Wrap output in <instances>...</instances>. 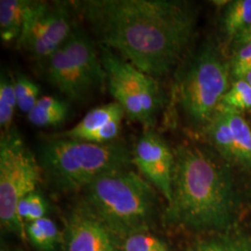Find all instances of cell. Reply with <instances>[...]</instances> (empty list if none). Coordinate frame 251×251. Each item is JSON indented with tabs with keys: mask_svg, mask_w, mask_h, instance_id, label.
I'll return each mask as SVG.
<instances>
[{
	"mask_svg": "<svg viewBox=\"0 0 251 251\" xmlns=\"http://www.w3.org/2000/svg\"><path fill=\"white\" fill-rule=\"evenodd\" d=\"M71 4L99 46L155 79L182 63L198 22L197 11L184 1L79 0Z\"/></svg>",
	"mask_w": 251,
	"mask_h": 251,
	"instance_id": "6da1fadb",
	"label": "cell"
},
{
	"mask_svg": "<svg viewBox=\"0 0 251 251\" xmlns=\"http://www.w3.org/2000/svg\"><path fill=\"white\" fill-rule=\"evenodd\" d=\"M174 155L167 221L196 233H226L234 224L237 206L226 167L194 144L179 145Z\"/></svg>",
	"mask_w": 251,
	"mask_h": 251,
	"instance_id": "7a4b0ae2",
	"label": "cell"
},
{
	"mask_svg": "<svg viewBox=\"0 0 251 251\" xmlns=\"http://www.w3.org/2000/svg\"><path fill=\"white\" fill-rule=\"evenodd\" d=\"M82 202L122 239L150 232L158 198L155 188L131 166L108 171L81 192Z\"/></svg>",
	"mask_w": 251,
	"mask_h": 251,
	"instance_id": "3957f363",
	"label": "cell"
},
{
	"mask_svg": "<svg viewBox=\"0 0 251 251\" xmlns=\"http://www.w3.org/2000/svg\"><path fill=\"white\" fill-rule=\"evenodd\" d=\"M36 157L47 183L62 194L82 192L108 171L133 166L132 148L117 140L97 144L53 136L38 146Z\"/></svg>",
	"mask_w": 251,
	"mask_h": 251,
	"instance_id": "277c9868",
	"label": "cell"
},
{
	"mask_svg": "<svg viewBox=\"0 0 251 251\" xmlns=\"http://www.w3.org/2000/svg\"><path fill=\"white\" fill-rule=\"evenodd\" d=\"M179 69L177 102L189 126L198 133L205 128L229 90V68L211 41L188 55Z\"/></svg>",
	"mask_w": 251,
	"mask_h": 251,
	"instance_id": "5b68a950",
	"label": "cell"
},
{
	"mask_svg": "<svg viewBox=\"0 0 251 251\" xmlns=\"http://www.w3.org/2000/svg\"><path fill=\"white\" fill-rule=\"evenodd\" d=\"M42 63L47 81L70 100H85L106 85L94 41L77 25L63 46Z\"/></svg>",
	"mask_w": 251,
	"mask_h": 251,
	"instance_id": "8992f818",
	"label": "cell"
},
{
	"mask_svg": "<svg viewBox=\"0 0 251 251\" xmlns=\"http://www.w3.org/2000/svg\"><path fill=\"white\" fill-rule=\"evenodd\" d=\"M37 157L25 144L18 130L1 131L0 138V221L5 229L27 238L25 224L18 215L20 201L36 191L42 180Z\"/></svg>",
	"mask_w": 251,
	"mask_h": 251,
	"instance_id": "52a82bcc",
	"label": "cell"
},
{
	"mask_svg": "<svg viewBox=\"0 0 251 251\" xmlns=\"http://www.w3.org/2000/svg\"><path fill=\"white\" fill-rule=\"evenodd\" d=\"M100 49L110 94L130 120L152 129L163 102L158 82L111 49Z\"/></svg>",
	"mask_w": 251,
	"mask_h": 251,
	"instance_id": "ba28073f",
	"label": "cell"
},
{
	"mask_svg": "<svg viewBox=\"0 0 251 251\" xmlns=\"http://www.w3.org/2000/svg\"><path fill=\"white\" fill-rule=\"evenodd\" d=\"M71 2L36 1L31 9L17 48L37 62H44L72 34L76 24Z\"/></svg>",
	"mask_w": 251,
	"mask_h": 251,
	"instance_id": "9c48e42d",
	"label": "cell"
},
{
	"mask_svg": "<svg viewBox=\"0 0 251 251\" xmlns=\"http://www.w3.org/2000/svg\"><path fill=\"white\" fill-rule=\"evenodd\" d=\"M122 241L81 199L68 211L63 235V251H123Z\"/></svg>",
	"mask_w": 251,
	"mask_h": 251,
	"instance_id": "30bf717a",
	"label": "cell"
},
{
	"mask_svg": "<svg viewBox=\"0 0 251 251\" xmlns=\"http://www.w3.org/2000/svg\"><path fill=\"white\" fill-rule=\"evenodd\" d=\"M175 164L174 151L161 136L145 129L132 147V165L170 204Z\"/></svg>",
	"mask_w": 251,
	"mask_h": 251,
	"instance_id": "8fae6325",
	"label": "cell"
},
{
	"mask_svg": "<svg viewBox=\"0 0 251 251\" xmlns=\"http://www.w3.org/2000/svg\"><path fill=\"white\" fill-rule=\"evenodd\" d=\"M35 2L32 0L0 1V36L4 43H17Z\"/></svg>",
	"mask_w": 251,
	"mask_h": 251,
	"instance_id": "7c38bea8",
	"label": "cell"
},
{
	"mask_svg": "<svg viewBox=\"0 0 251 251\" xmlns=\"http://www.w3.org/2000/svg\"><path fill=\"white\" fill-rule=\"evenodd\" d=\"M126 116L123 108L117 102H110L107 104L93 108L80 121L71 128L54 135L55 137L74 139L78 141H84L89 135L97 131L100 127L106 125L110 121Z\"/></svg>",
	"mask_w": 251,
	"mask_h": 251,
	"instance_id": "4fadbf2b",
	"label": "cell"
},
{
	"mask_svg": "<svg viewBox=\"0 0 251 251\" xmlns=\"http://www.w3.org/2000/svg\"><path fill=\"white\" fill-rule=\"evenodd\" d=\"M221 108L230 126L233 137L234 162L251 167V128L241 112L230 108Z\"/></svg>",
	"mask_w": 251,
	"mask_h": 251,
	"instance_id": "5bb4252c",
	"label": "cell"
},
{
	"mask_svg": "<svg viewBox=\"0 0 251 251\" xmlns=\"http://www.w3.org/2000/svg\"><path fill=\"white\" fill-rule=\"evenodd\" d=\"M68 115L69 106L66 101L53 96H42L27 114V118L39 127H56L63 125Z\"/></svg>",
	"mask_w": 251,
	"mask_h": 251,
	"instance_id": "9a60e30c",
	"label": "cell"
},
{
	"mask_svg": "<svg viewBox=\"0 0 251 251\" xmlns=\"http://www.w3.org/2000/svg\"><path fill=\"white\" fill-rule=\"evenodd\" d=\"M27 238L39 251H56L63 244V235L53 221L48 217L25 225Z\"/></svg>",
	"mask_w": 251,
	"mask_h": 251,
	"instance_id": "2e32d148",
	"label": "cell"
},
{
	"mask_svg": "<svg viewBox=\"0 0 251 251\" xmlns=\"http://www.w3.org/2000/svg\"><path fill=\"white\" fill-rule=\"evenodd\" d=\"M210 144L228 161L234 162L233 137L224 111L218 108L204 131Z\"/></svg>",
	"mask_w": 251,
	"mask_h": 251,
	"instance_id": "e0dca14e",
	"label": "cell"
},
{
	"mask_svg": "<svg viewBox=\"0 0 251 251\" xmlns=\"http://www.w3.org/2000/svg\"><path fill=\"white\" fill-rule=\"evenodd\" d=\"M251 26V0H236L227 4L221 18L222 31L233 40Z\"/></svg>",
	"mask_w": 251,
	"mask_h": 251,
	"instance_id": "ac0fdd59",
	"label": "cell"
},
{
	"mask_svg": "<svg viewBox=\"0 0 251 251\" xmlns=\"http://www.w3.org/2000/svg\"><path fill=\"white\" fill-rule=\"evenodd\" d=\"M18 107L13 75L5 71L0 75V126L2 131L12 127L15 109Z\"/></svg>",
	"mask_w": 251,
	"mask_h": 251,
	"instance_id": "d6986e66",
	"label": "cell"
},
{
	"mask_svg": "<svg viewBox=\"0 0 251 251\" xmlns=\"http://www.w3.org/2000/svg\"><path fill=\"white\" fill-rule=\"evenodd\" d=\"M13 78L18 108L22 112L28 114L40 98V89L36 83L22 73H16Z\"/></svg>",
	"mask_w": 251,
	"mask_h": 251,
	"instance_id": "ffe728a7",
	"label": "cell"
},
{
	"mask_svg": "<svg viewBox=\"0 0 251 251\" xmlns=\"http://www.w3.org/2000/svg\"><path fill=\"white\" fill-rule=\"evenodd\" d=\"M220 106L239 112L251 109V85L245 79L234 81L225 93Z\"/></svg>",
	"mask_w": 251,
	"mask_h": 251,
	"instance_id": "44dd1931",
	"label": "cell"
},
{
	"mask_svg": "<svg viewBox=\"0 0 251 251\" xmlns=\"http://www.w3.org/2000/svg\"><path fill=\"white\" fill-rule=\"evenodd\" d=\"M17 210L21 220L29 224L45 218L48 212V203L40 193L35 191L20 201Z\"/></svg>",
	"mask_w": 251,
	"mask_h": 251,
	"instance_id": "7402d4cb",
	"label": "cell"
},
{
	"mask_svg": "<svg viewBox=\"0 0 251 251\" xmlns=\"http://www.w3.org/2000/svg\"><path fill=\"white\" fill-rule=\"evenodd\" d=\"M123 251H170L166 243L150 232L137 233L123 238Z\"/></svg>",
	"mask_w": 251,
	"mask_h": 251,
	"instance_id": "603a6c76",
	"label": "cell"
},
{
	"mask_svg": "<svg viewBox=\"0 0 251 251\" xmlns=\"http://www.w3.org/2000/svg\"><path fill=\"white\" fill-rule=\"evenodd\" d=\"M192 251H251V245L240 237L225 234L198 243Z\"/></svg>",
	"mask_w": 251,
	"mask_h": 251,
	"instance_id": "cb8c5ba5",
	"label": "cell"
},
{
	"mask_svg": "<svg viewBox=\"0 0 251 251\" xmlns=\"http://www.w3.org/2000/svg\"><path fill=\"white\" fill-rule=\"evenodd\" d=\"M230 71L236 80L244 79L251 71V43L237 49L230 64Z\"/></svg>",
	"mask_w": 251,
	"mask_h": 251,
	"instance_id": "d4e9b609",
	"label": "cell"
},
{
	"mask_svg": "<svg viewBox=\"0 0 251 251\" xmlns=\"http://www.w3.org/2000/svg\"><path fill=\"white\" fill-rule=\"evenodd\" d=\"M232 41L235 50L251 43V26L244 30L239 35L235 36Z\"/></svg>",
	"mask_w": 251,
	"mask_h": 251,
	"instance_id": "484cf974",
	"label": "cell"
},
{
	"mask_svg": "<svg viewBox=\"0 0 251 251\" xmlns=\"http://www.w3.org/2000/svg\"><path fill=\"white\" fill-rule=\"evenodd\" d=\"M244 79L247 81V82H248V83H249V84L251 86V72L247 74V75L245 76V78H244Z\"/></svg>",
	"mask_w": 251,
	"mask_h": 251,
	"instance_id": "4316f807",
	"label": "cell"
},
{
	"mask_svg": "<svg viewBox=\"0 0 251 251\" xmlns=\"http://www.w3.org/2000/svg\"><path fill=\"white\" fill-rule=\"evenodd\" d=\"M1 251H10V250H7V249H2Z\"/></svg>",
	"mask_w": 251,
	"mask_h": 251,
	"instance_id": "83f0119b",
	"label": "cell"
}]
</instances>
